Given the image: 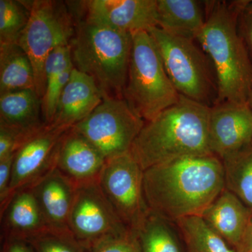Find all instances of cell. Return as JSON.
<instances>
[{
    "mask_svg": "<svg viewBox=\"0 0 252 252\" xmlns=\"http://www.w3.org/2000/svg\"><path fill=\"white\" fill-rule=\"evenodd\" d=\"M238 28L252 63V1H245L238 18Z\"/></svg>",
    "mask_w": 252,
    "mask_h": 252,
    "instance_id": "obj_29",
    "label": "cell"
},
{
    "mask_svg": "<svg viewBox=\"0 0 252 252\" xmlns=\"http://www.w3.org/2000/svg\"><path fill=\"white\" fill-rule=\"evenodd\" d=\"M212 153L223 160L252 145V110L248 103L219 102L210 107Z\"/></svg>",
    "mask_w": 252,
    "mask_h": 252,
    "instance_id": "obj_12",
    "label": "cell"
},
{
    "mask_svg": "<svg viewBox=\"0 0 252 252\" xmlns=\"http://www.w3.org/2000/svg\"><path fill=\"white\" fill-rule=\"evenodd\" d=\"M14 156L15 154L0 160V210L6 206L9 200Z\"/></svg>",
    "mask_w": 252,
    "mask_h": 252,
    "instance_id": "obj_30",
    "label": "cell"
},
{
    "mask_svg": "<svg viewBox=\"0 0 252 252\" xmlns=\"http://www.w3.org/2000/svg\"><path fill=\"white\" fill-rule=\"evenodd\" d=\"M28 242L35 252H87L69 229L47 228Z\"/></svg>",
    "mask_w": 252,
    "mask_h": 252,
    "instance_id": "obj_27",
    "label": "cell"
},
{
    "mask_svg": "<svg viewBox=\"0 0 252 252\" xmlns=\"http://www.w3.org/2000/svg\"><path fill=\"white\" fill-rule=\"evenodd\" d=\"M47 225L51 229L68 228V220L77 185L56 166L31 186Z\"/></svg>",
    "mask_w": 252,
    "mask_h": 252,
    "instance_id": "obj_15",
    "label": "cell"
},
{
    "mask_svg": "<svg viewBox=\"0 0 252 252\" xmlns=\"http://www.w3.org/2000/svg\"><path fill=\"white\" fill-rule=\"evenodd\" d=\"M1 252H35L29 242L16 238H3Z\"/></svg>",
    "mask_w": 252,
    "mask_h": 252,
    "instance_id": "obj_31",
    "label": "cell"
},
{
    "mask_svg": "<svg viewBox=\"0 0 252 252\" xmlns=\"http://www.w3.org/2000/svg\"><path fill=\"white\" fill-rule=\"evenodd\" d=\"M75 32V18L67 3L54 0L32 1L27 26L18 44L31 60L35 91L39 97L46 89L45 64L50 54L69 46Z\"/></svg>",
    "mask_w": 252,
    "mask_h": 252,
    "instance_id": "obj_7",
    "label": "cell"
},
{
    "mask_svg": "<svg viewBox=\"0 0 252 252\" xmlns=\"http://www.w3.org/2000/svg\"><path fill=\"white\" fill-rule=\"evenodd\" d=\"M244 2H205L206 21L197 40L215 68L217 103H247L251 90L252 63L238 28Z\"/></svg>",
    "mask_w": 252,
    "mask_h": 252,
    "instance_id": "obj_3",
    "label": "cell"
},
{
    "mask_svg": "<svg viewBox=\"0 0 252 252\" xmlns=\"http://www.w3.org/2000/svg\"><path fill=\"white\" fill-rule=\"evenodd\" d=\"M148 32L179 94L207 107L216 104L217 82L205 54L193 40L169 34L158 27L151 28Z\"/></svg>",
    "mask_w": 252,
    "mask_h": 252,
    "instance_id": "obj_6",
    "label": "cell"
},
{
    "mask_svg": "<svg viewBox=\"0 0 252 252\" xmlns=\"http://www.w3.org/2000/svg\"><path fill=\"white\" fill-rule=\"evenodd\" d=\"M248 103L249 107L252 110V85L251 88V90H250V94H249L248 99Z\"/></svg>",
    "mask_w": 252,
    "mask_h": 252,
    "instance_id": "obj_33",
    "label": "cell"
},
{
    "mask_svg": "<svg viewBox=\"0 0 252 252\" xmlns=\"http://www.w3.org/2000/svg\"><path fill=\"white\" fill-rule=\"evenodd\" d=\"M0 215L2 238L28 241L49 228L31 187L16 191Z\"/></svg>",
    "mask_w": 252,
    "mask_h": 252,
    "instance_id": "obj_17",
    "label": "cell"
},
{
    "mask_svg": "<svg viewBox=\"0 0 252 252\" xmlns=\"http://www.w3.org/2000/svg\"><path fill=\"white\" fill-rule=\"evenodd\" d=\"M32 1L0 0V44H18L26 29Z\"/></svg>",
    "mask_w": 252,
    "mask_h": 252,
    "instance_id": "obj_26",
    "label": "cell"
},
{
    "mask_svg": "<svg viewBox=\"0 0 252 252\" xmlns=\"http://www.w3.org/2000/svg\"><path fill=\"white\" fill-rule=\"evenodd\" d=\"M35 90L32 65L18 44H0V94Z\"/></svg>",
    "mask_w": 252,
    "mask_h": 252,
    "instance_id": "obj_22",
    "label": "cell"
},
{
    "mask_svg": "<svg viewBox=\"0 0 252 252\" xmlns=\"http://www.w3.org/2000/svg\"><path fill=\"white\" fill-rule=\"evenodd\" d=\"M157 27L190 40L197 39L206 21L200 3L194 0H157Z\"/></svg>",
    "mask_w": 252,
    "mask_h": 252,
    "instance_id": "obj_20",
    "label": "cell"
},
{
    "mask_svg": "<svg viewBox=\"0 0 252 252\" xmlns=\"http://www.w3.org/2000/svg\"><path fill=\"white\" fill-rule=\"evenodd\" d=\"M70 46H61L50 54L46 61V89L41 98V114L44 124L54 120L60 97L74 69Z\"/></svg>",
    "mask_w": 252,
    "mask_h": 252,
    "instance_id": "obj_21",
    "label": "cell"
},
{
    "mask_svg": "<svg viewBox=\"0 0 252 252\" xmlns=\"http://www.w3.org/2000/svg\"><path fill=\"white\" fill-rule=\"evenodd\" d=\"M87 252H142L137 234L129 231L99 240L86 249Z\"/></svg>",
    "mask_w": 252,
    "mask_h": 252,
    "instance_id": "obj_28",
    "label": "cell"
},
{
    "mask_svg": "<svg viewBox=\"0 0 252 252\" xmlns=\"http://www.w3.org/2000/svg\"><path fill=\"white\" fill-rule=\"evenodd\" d=\"M175 223L185 241L187 252H237L207 224L202 217H185Z\"/></svg>",
    "mask_w": 252,
    "mask_h": 252,
    "instance_id": "obj_23",
    "label": "cell"
},
{
    "mask_svg": "<svg viewBox=\"0 0 252 252\" xmlns=\"http://www.w3.org/2000/svg\"><path fill=\"white\" fill-rule=\"evenodd\" d=\"M225 188L223 162L215 155L180 158L144 170L149 210L174 223L201 217Z\"/></svg>",
    "mask_w": 252,
    "mask_h": 252,
    "instance_id": "obj_1",
    "label": "cell"
},
{
    "mask_svg": "<svg viewBox=\"0 0 252 252\" xmlns=\"http://www.w3.org/2000/svg\"><path fill=\"white\" fill-rule=\"evenodd\" d=\"M68 228L86 249L102 239L132 231L118 216L98 180L77 185Z\"/></svg>",
    "mask_w": 252,
    "mask_h": 252,
    "instance_id": "obj_10",
    "label": "cell"
},
{
    "mask_svg": "<svg viewBox=\"0 0 252 252\" xmlns=\"http://www.w3.org/2000/svg\"><path fill=\"white\" fill-rule=\"evenodd\" d=\"M103 98L94 79L74 67L60 97L54 120L48 126L70 128L90 115Z\"/></svg>",
    "mask_w": 252,
    "mask_h": 252,
    "instance_id": "obj_16",
    "label": "cell"
},
{
    "mask_svg": "<svg viewBox=\"0 0 252 252\" xmlns=\"http://www.w3.org/2000/svg\"><path fill=\"white\" fill-rule=\"evenodd\" d=\"M210 107L180 95L146 122L130 153L142 170L180 158L214 155L209 140Z\"/></svg>",
    "mask_w": 252,
    "mask_h": 252,
    "instance_id": "obj_2",
    "label": "cell"
},
{
    "mask_svg": "<svg viewBox=\"0 0 252 252\" xmlns=\"http://www.w3.org/2000/svg\"><path fill=\"white\" fill-rule=\"evenodd\" d=\"M237 252H252V219L249 224L241 243L236 249Z\"/></svg>",
    "mask_w": 252,
    "mask_h": 252,
    "instance_id": "obj_32",
    "label": "cell"
},
{
    "mask_svg": "<svg viewBox=\"0 0 252 252\" xmlns=\"http://www.w3.org/2000/svg\"><path fill=\"white\" fill-rule=\"evenodd\" d=\"M0 126L17 131L27 138L44 127L41 98L35 90L0 94Z\"/></svg>",
    "mask_w": 252,
    "mask_h": 252,
    "instance_id": "obj_19",
    "label": "cell"
},
{
    "mask_svg": "<svg viewBox=\"0 0 252 252\" xmlns=\"http://www.w3.org/2000/svg\"><path fill=\"white\" fill-rule=\"evenodd\" d=\"M172 223L150 210L136 233L142 252H182Z\"/></svg>",
    "mask_w": 252,
    "mask_h": 252,
    "instance_id": "obj_24",
    "label": "cell"
},
{
    "mask_svg": "<svg viewBox=\"0 0 252 252\" xmlns=\"http://www.w3.org/2000/svg\"><path fill=\"white\" fill-rule=\"evenodd\" d=\"M201 217L212 230L236 250L251 221L252 212L225 188Z\"/></svg>",
    "mask_w": 252,
    "mask_h": 252,
    "instance_id": "obj_18",
    "label": "cell"
},
{
    "mask_svg": "<svg viewBox=\"0 0 252 252\" xmlns=\"http://www.w3.org/2000/svg\"><path fill=\"white\" fill-rule=\"evenodd\" d=\"M69 129L45 125L23 142L15 153L8 202L56 166L58 147Z\"/></svg>",
    "mask_w": 252,
    "mask_h": 252,
    "instance_id": "obj_11",
    "label": "cell"
},
{
    "mask_svg": "<svg viewBox=\"0 0 252 252\" xmlns=\"http://www.w3.org/2000/svg\"><path fill=\"white\" fill-rule=\"evenodd\" d=\"M102 192L123 223L137 233L148 216L144 170L130 152L109 159L98 180Z\"/></svg>",
    "mask_w": 252,
    "mask_h": 252,
    "instance_id": "obj_9",
    "label": "cell"
},
{
    "mask_svg": "<svg viewBox=\"0 0 252 252\" xmlns=\"http://www.w3.org/2000/svg\"><path fill=\"white\" fill-rule=\"evenodd\" d=\"M132 38L128 74L123 97L137 115L149 122L177 103L181 94L167 75L148 32L134 33Z\"/></svg>",
    "mask_w": 252,
    "mask_h": 252,
    "instance_id": "obj_5",
    "label": "cell"
},
{
    "mask_svg": "<svg viewBox=\"0 0 252 252\" xmlns=\"http://www.w3.org/2000/svg\"><path fill=\"white\" fill-rule=\"evenodd\" d=\"M221 160L225 189L252 212V145Z\"/></svg>",
    "mask_w": 252,
    "mask_h": 252,
    "instance_id": "obj_25",
    "label": "cell"
},
{
    "mask_svg": "<svg viewBox=\"0 0 252 252\" xmlns=\"http://www.w3.org/2000/svg\"><path fill=\"white\" fill-rule=\"evenodd\" d=\"M76 3L85 14L82 17L122 32L132 34L158 26L157 0H88Z\"/></svg>",
    "mask_w": 252,
    "mask_h": 252,
    "instance_id": "obj_13",
    "label": "cell"
},
{
    "mask_svg": "<svg viewBox=\"0 0 252 252\" xmlns=\"http://www.w3.org/2000/svg\"><path fill=\"white\" fill-rule=\"evenodd\" d=\"M144 124L124 97H104L90 115L72 127L107 160L129 153Z\"/></svg>",
    "mask_w": 252,
    "mask_h": 252,
    "instance_id": "obj_8",
    "label": "cell"
},
{
    "mask_svg": "<svg viewBox=\"0 0 252 252\" xmlns=\"http://www.w3.org/2000/svg\"><path fill=\"white\" fill-rule=\"evenodd\" d=\"M74 16L75 32L69 44L74 67L94 79L104 97H123L132 34Z\"/></svg>",
    "mask_w": 252,
    "mask_h": 252,
    "instance_id": "obj_4",
    "label": "cell"
},
{
    "mask_svg": "<svg viewBox=\"0 0 252 252\" xmlns=\"http://www.w3.org/2000/svg\"><path fill=\"white\" fill-rule=\"evenodd\" d=\"M106 161L103 155L72 127L63 135L56 167L76 185L98 180Z\"/></svg>",
    "mask_w": 252,
    "mask_h": 252,
    "instance_id": "obj_14",
    "label": "cell"
}]
</instances>
